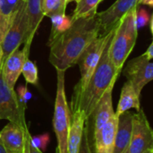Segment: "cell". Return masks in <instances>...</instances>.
I'll return each instance as SVG.
<instances>
[{
  "instance_id": "cell-8",
  "label": "cell",
  "mask_w": 153,
  "mask_h": 153,
  "mask_svg": "<svg viewBox=\"0 0 153 153\" xmlns=\"http://www.w3.org/2000/svg\"><path fill=\"white\" fill-rule=\"evenodd\" d=\"M153 146V129L143 111L140 108L136 114H133L132 131L129 153H147Z\"/></svg>"
},
{
  "instance_id": "cell-13",
  "label": "cell",
  "mask_w": 153,
  "mask_h": 153,
  "mask_svg": "<svg viewBox=\"0 0 153 153\" xmlns=\"http://www.w3.org/2000/svg\"><path fill=\"white\" fill-rule=\"evenodd\" d=\"M28 127L9 122L0 131L1 141L7 153H24L25 131Z\"/></svg>"
},
{
  "instance_id": "cell-36",
  "label": "cell",
  "mask_w": 153,
  "mask_h": 153,
  "mask_svg": "<svg viewBox=\"0 0 153 153\" xmlns=\"http://www.w3.org/2000/svg\"><path fill=\"white\" fill-rule=\"evenodd\" d=\"M149 152H150V153H153V146L151 147V149H150V150H149Z\"/></svg>"
},
{
  "instance_id": "cell-24",
  "label": "cell",
  "mask_w": 153,
  "mask_h": 153,
  "mask_svg": "<svg viewBox=\"0 0 153 153\" xmlns=\"http://www.w3.org/2000/svg\"><path fill=\"white\" fill-rule=\"evenodd\" d=\"M79 153H93L89 133H88V131L86 126L84 128L83 137H82V140H81V144L79 147Z\"/></svg>"
},
{
  "instance_id": "cell-21",
  "label": "cell",
  "mask_w": 153,
  "mask_h": 153,
  "mask_svg": "<svg viewBox=\"0 0 153 153\" xmlns=\"http://www.w3.org/2000/svg\"><path fill=\"white\" fill-rule=\"evenodd\" d=\"M51 19L52 25H51V32L49 40L53 39L56 35H58L59 33L66 30L71 24L69 16H67L66 15L54 16V17H51Z\"/></svg>"
},
{
  "instance_id": "cell-22",
  "label": "cell",
  "mask_w": 153,
  "mask_h": 153,
  "mask_svg": "<svg viewBox=\"0 0 153 153\" xmlns=\"http://www.w3.org/2000/svg\"><path fill=\"white\" fill-rule=\"evenodd\" d=\"M22 73L25 76L27 84H33L37 85L38 84V68L35 65V63L29 59V58L25 61Z\"/></svg>"
},
{
  "instance_id": "cell-4",
  "label": "cell",
  "mask_w": 153,
  "mask_h": 153,
  "mask_svg": "<svg viewBox=\"0 0 153 153\" xmlns=\"http://www.w3.org/2000/svg\"><path fill=\"white\" fill-rule=\"evenodd\" d=\"M57 70V92L53 114V130L57 138L56 153H68V138L71 123V113L65 93V70Z\"/></svg>"
},
{
  "instance_id": "cell-12",
  "label": "cell",
  "mask_w": 153,
  "mask_h": 153,
  "mask_svg": "<svg viewBox=\"0 0 153 153\" xmlns=\"http://www.w3.org/2000/svg\"><path fill=\"white\" fill-rule=\"evenodd\" d=\"M30 49L24 46L22 51L16 49L11 52L3 61L0 70L9 88H15L16 83L22 74L25 61L29 58Z\"/></svg>"
},
{
  "instance_id": "cell-32",
  "label": "cell",
  "mask_w": 153,
  "mask_h": 153,
  "mask_svg": "<svg viewBox=\"0 0 153 153\" xmlns=\"http://www.w3.org/2000/svg\"><path fill=\"white\" fill-rule=\"evenodd\" d=\"M4 59V53H3V48H2V42H0V67H1Z\"/></svg>"
},
{
  "instance_id": "cell-19",
  "label": "cell",
  "mask_w": 153,
  "mask_h": 153,
  "mask_svg": "<svg viewBox=\"0 0 153 153\" xmlns=\"http://www.w3.org/2000/svg\"><path fill=\"white\" fill-rule=\"evenodd\" d=\"M103 0H79L73 14L69 16L70 21H74L78 18L87 16L92 14H96L98 5Z\"/></svg>"
},
{
  "instance_id": "cell-30",
  "label": "cell",
  "mask_w": 153,
  "mask_h": 153,
  "mask_svg": "<svg viewBox=\"0 0 153 153\" xmlns=\"http://www.w3.org/2000/svg\"><path fill=\"white\" fill-rule=\"evenodd\" d=\"M143 55L146 57V59H148L149 60H150L151 59H153V41L151 42V44L149 45V47L147 49V51L143 53Z\"/></svg>"
},
{
  "instance_id": "cell-33",
  "label": "cell",
  "mask_w": 153,
  "mask_h": 153,
  "mask_svg": "<svg viewBox=\"0 0 153 153\" xmlns=\"http://www.w3.org/2000/svg\"><path fill=\"white\" fill-rule=\"evenodd\" d=\"M0 153H7L4 147H3V145H2V143H1V141H0Z\"/></svg>"
},
{
  "instance_id": "cell-2",
  "label": "cell",
  "mask_w": 153,
  "mask_h": 153,
  "mask_svg": "<svg viewBox=\"0 0 153 153\" xmlns=\"http://www.w3.org/2000/svg\"><path fill=\"white\" fill-rule=\"evenodd\" d=\"M112 37L107 42L99 62L86 86L80 90H73L70 102L71 114L80 111L85 114L87 119L105 92L110 87H114L121 71L114 67L109 57V46Z\"/></svg>"
},
{
  "instance_id": "cell-6",
  "label": "cell",
  "mask_w": 153,
  "mask_h": 153,
  "mask_svg": "<svg viewBox=\"0 0 153 153\" xmlns=\"http://www.w3.org/2000/svg\"><path fill=\"white\" fill-rule=\"evenodd\" d=\"M29 28L28 16L26 12V0L23 1L14 13L9 28L2 41L4 59L15 50L25 43ZM3 59V61H4Z\"/></svg>"
},
{
  "instance_id": "cell-1",
  "label": "cell",
  "mask_w": 153,
  "mask_h": 153,
  "mask_svg": "<svg viewBox=\"0 0 153 153\" xmlns=\"http://www.w3.org/2000/svg\"><path fill=\"white\" fill-rule=\"evenodd\" d=\"M97 13L72 21L66 30L49 40V60L56 69L66 71L76 64L83 51L99 36Z\"/></svg>"
},
{
  "instance_id": "cell-3",
  "label": "cell",
  "mask_w": 153,
  "mask_h": 153,
  "mask_svg": "<svg viewBox=\"0 0 153 153\" xmlns=\"http://www.w3.org/2000/svg\"><path fill=\"white\" fill-rule=\"evenodd\" d=\"M136 11L137 7L131 8L122 17L110 42L109 57L114 67L120 71L132 51L138 37Z\"/></svg>"
},
{
  "instance_id": "cell-18",
  "label": "cell",
  "mask_w": 153,
  "mask_h": 153,
  "mask_svg": "<svg viewBox=\"0 0 153 153\" xmlns=\"http://www.w3.org/2000/svg\"><path fill=\"white\" fill-rule=\"evenodd\" d=\"M140 94H139L131 83L127 80L122 88L116 112H114L115 115L119 116L121 114L129 111L130 109H136V111H139L140 109Z\"/></svg>"
},
{
  "instance_id": "cell-10",
  "label": "cell",
  "mask_w": 153,
  "mask_h": 153,
  "mask_svg": "<svg viewBox=\"0 0 153 153\" xmlns=\"http://www.w3.org/2000/svg\"><path fill=\"white\" fill-rule=\"evenodd\" d=\"M113 88L114 87H110L105 92L91 114L86 120L85 126L88 131L90 140L115 114L113 108Z\"/></svg>"
},
{
  "instance_id": "cell-26",
  "label": "cell",
  "mask_w": 153,
  "mask_h": 153,
  "mask_svg": "<svg viewBox=\"0 0 153 153\" xmlns=\"http://www.w3.org/2000/svg\"><path fill=\"white\" fill-rule=\"evenodd\" d=\"M49 141H50V137H49L48 133H45V134H42L40 136H36V137L32 136L33 144L42 152L46 149Z\"/></svg>"
},
{
  "instance_id": "cell-27",
  "label": "cell",
  "mask_w": 153,
  "mask_h": 153,
  "mask_svg": "<svg viewBox=\"0 0 153 153\" xmlns=\"http://www.w3.org/2000/svg\"><path fill=\"white\" fill-rule=\"evenodd\" d=\"M11 19L5 16L3 12L0 10V42H2L11 23Z\"/></svg>"
},
{
  "instance_id": "cell-37",
  "label": "cell",
  "mask_w": 153,
  "mask_h": 153,
  "mask_svg": "<svg viewBox=\"0 0 153 153\" xmlns=\"http://www.w3.org/2000/svg\"><path fill=\"white\" fill-rule=\"evenodd\" d=\"M123 153H129V150H128V149H127L126 150H124V151H123Z\"/></svg>"
},
{
  "instance_id": "cell-31",
  "label": "cell",
  "mask_w": 153,
  "mask_h": 153,
  "mask_svg": "<svg viewBox=\"0 0 153 153\" xmlns=\"http://www.w3.org/2000/svg\"><path fill=\"white\" fill-rule=\"evenodd\" d=\"M138 5H146L153 7V0H137Z\"/></svg>"
},
{
  "instance_id": "cell-20",
  "label": "cell",
  "mask_w": 153,
  "mask_h": 153,
  "mask_svg": "<svg viewBox=\"0 0 153 153\" xmlns=\"http://www.w3.org/2000/svg\"><path fill=\"white\" fill-rule=\"evenodd\" d=\"M67 5V0H43L42 7V15L50 18L58 16H65Z\"/></svg>"
},
{
  "instance_id": "cell-38",
  "label": "cell",
  "mask_w": 153,
  "mask_h": 153,
  "mask_svg": "<svg viewBox=\"0 0 153 153\" xmlns=\"http://www.w3.org/2000/svg\"><path fill=\"white\" fill-rule=\"evenodd\" d=\"M147 153H150V152H149V151H148V152H147Z\"/></svg>"
},
{
  "instance_id": "cell-34",
  "label": "cell",
  "mask_w": 153,
  "mask_h": 153,
  "mask_svg": "<svg viewBox=\"0 0 153 153\" xmlns=\"http://www.w3.org/2000/svg\"><path fill=\"white\" fill-rule=\"evenodd\" d=\"M150 29H151V33H152V35H153V16H152L151 22H150Z\"/></svg>"
},
{
  "instance_id": "cell-15",
  "label": "cell",
  "mask_w": 153,
  "mask_h": 153,
  "mask_svg": "<svg viewBox=\"0 0 153 153\" xmlns=\"http://www.w3.org/2000/svg\"><path fill=\"white\" fill-rule=\"evenodd\" d=\"M117 117L118 122L114 137V153H123L128 149L130 144L132 131L133 113L126 111Z\"/></svg>"
},
{
  "instance_id": "cell-7",
  "label": "cell",
  "mask_w": 153,
  "mask_h": 153,
  "mask_svg": "<svg viewBox=\"0 0 153 153\" xmlns=\"http://www.w3.org/2000/svg\"><path fill=\"white\" fill-rule=\"evenodd\" d=\"M25 106L19 100L15 88H11L6 83L0 70V119L8 120L26 127Z\"/></svg>"
},
{
  "instance_id": "cell-11",
  "label": "cell",
  "mask_w": 153,
  "mask_h": 153,
  "mask_svg": "<svg viewBox=\"0 0 153 153\" xmlns=\"http://www.w3.org/2000/svg\"><path fill=\"white\" fill-rule=\"evenodd\" d=\"M135 7H138L137 0H116L108 9L97 13L99 24V36L108 34L117 26L122 17Z\"/></svg>"
},
{
  "instance_id": "cell-23",
  "label": "cell",
  "mask_w": 153,
  "mask_h": 153,
  "mask_svg": "<svg viewBox=\"0 0 153 153\" xmlns=\"http://www.w3.org/2000/svg\"><path fill=\"white\" fill-rule=\"evenodd\" d=\"M25 0H0V10L5 16L12 18L18 6Z\"/></svg>"
},
{
  "instance_id": "cell-9",
  "label": "cell",
  "mask_w": 153,
  "mask_h": 153,
  "mask_svg": "<svg viewBox=\"0 0 153 153\" xmlns=\"http://www.w3.org/2000/svg\"><path fill=\"white\" fill-rule=\"evenodd\" d=\"M123 74L137 92L140 94L143 88L153 80V62L141 54L128 61Z\"/></svg>"
},
{
  "instance_id": "cell-29",
  "label": "cell",
  "mask_w": 153,
  "mask_h": 153,
  "mask_svg": "<svg viewBox=\"0 0 153 153\" xmlns=\"http://www.w3.org/2000/svg\"><path fill=\"white\" fill-rule=\"evenodd\" d=\"M18 98H19V100H20V102L25 105V106H26V103H27V101L32 97V94L29 92V90H28V88H27V83H26V85L25 86H21V87H19V88H18Z\"/></svg>"
},
{
  "instance_id": "cell-5",
  "label": "cell",
  "mask_w": 153,
  "mask_h": 153,
  "mask_svg": "<svg viewBox=\"0 0 153 153\" xmlns=\"http://www.w3.org/2000/svg\"><path fill=\"white\" fill-rule=\"evenodd\" d=\"M115 28L113 29L108 34L96 38L80 54L78 61H76V64L79 65L80 70V79L75 86L74 90H80L86 86L99 62L101 55L107 42L113 36Z\"/></svg>"
},
{
  "instance_id": "cell-28",
  "label": "cell",
  "mask_w": 153,
  "mask_h": 153,
  "mask_svg": "<svg viewBox=\"0 0 153 153\" xmlns=\"http://www.w3.org/2000/svg\"><path fill=\"white\" fill-rule=\"evenodd\" d=\"M24 153H43L38 148H36L32 142V135L30 133L29 129L27 128L25 131V145Z\"/></svg>"
},
{
  "instance_id": "cell-17",
  "label": "cell",
  "mask_w": 153,
  "mask_h": 153,
  "mask_svg": "<svg viewBox=\"0 0 153 153\" xmlns=\"http://www.w3.org/2000/svg\"><path fill=\"white\" fill-rule=\"evenodd\" d=\"M43 0H26V12L28 16L29 28L25 45L31 47L33 39L39 28V25L44 17L42 11Z\"/></svg>"
},
{
  "instance_id": "cell-16",
  "label": "cell",
  "mask_w": 153,
  "mask_h": 153,
  "mask_svg": "<svg viewBox=\"0 0 153 153\" xmlns=\"http://www.w3.org/2000/svg\"><path fill=\"white\" fill-rule=\"evenodd\" d=\"M86 120L85 114L80 111L71 114V123L68 138V153H79Z\"/></svg>"
},
{
  "instance_id": "cell-25",
  "label": "cell",
  "mask_w": 153,
  "mask_h": 153,
  "mask_svg": "<svg viewBox=\"0 0 153 153\" xmlns=\"http://www.w3.org/2000/svg\"><path fill=\"white\" fill-rule=\"evenodd\" d=\"M149 21V14L144 8L138 9L136 11V25L138 30L144 27Z\"/></svg>"
},
{
  "instance_id": "cell-35",
  "label": "cell",
  "mask_w": 153,
  "mask_h": 153,
  "mask_svg": "<svg viewBox=\"0 0 153 153\" xmlns=\"http://www.w3.org/2000/svg\"><path fill=\"white\" fill-rule=\"evenodd\" d=\"M79 0H67L68 3H70V2H78Z\"/></svg>"
},
{
  "instance_id": "cell-14",
  "label": "cell",
  "mask_w": 153,
  "mask_h": 153,
  "mask_svg": "<svg viewBox=\"0 0 153 153\" xmlns=\"http://www.w3.org/2000/svg\"><path fill=\"white\" fill-rule=\"evenodd\" d=\"M118 117L114 114L91 139L95 147V153H114V137Z\"/></svg>"
}]
</instances>
